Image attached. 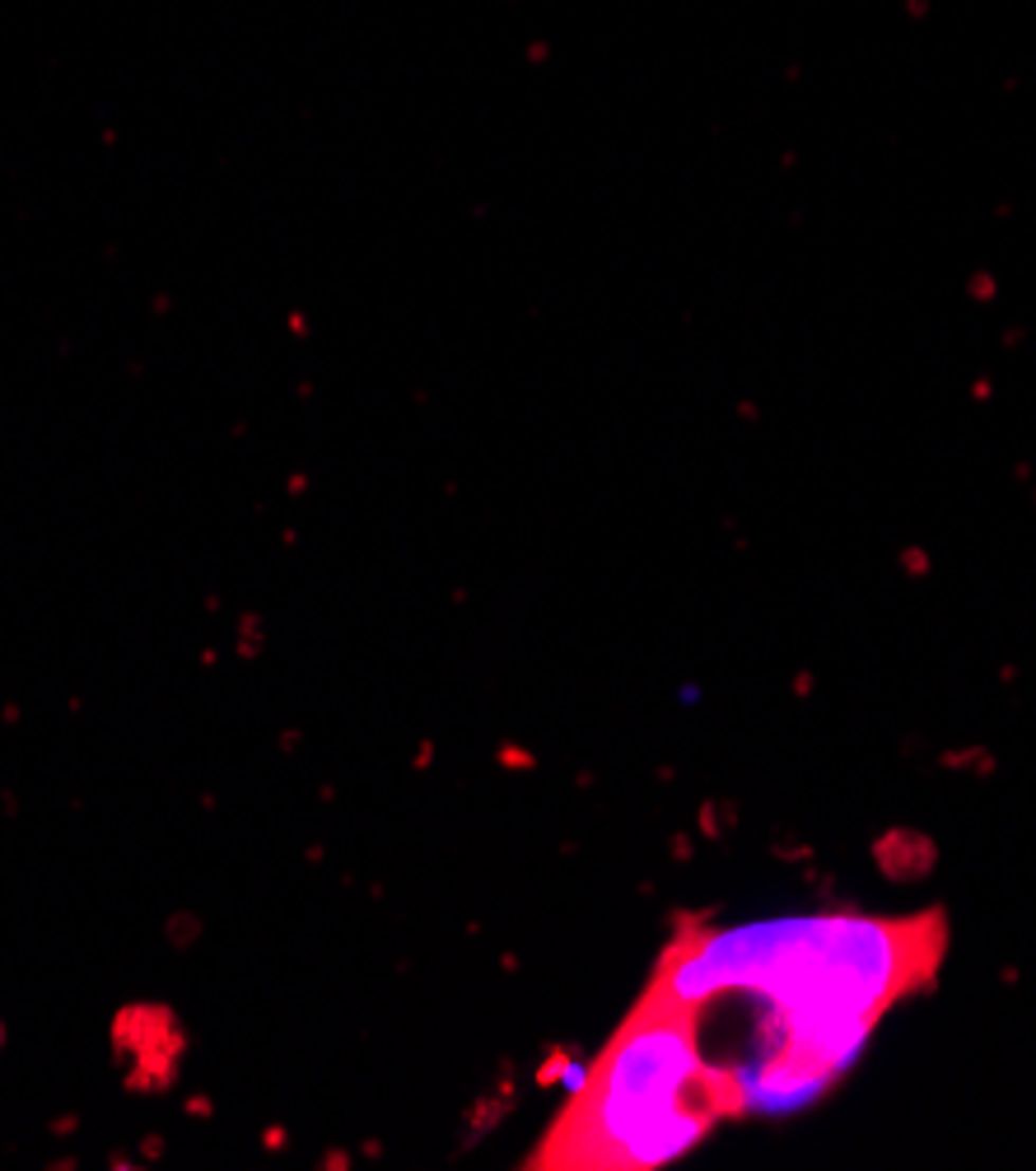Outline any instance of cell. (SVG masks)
I'll list each match as a JSON object with an SVG mask.
<instances>
[{
	"instance_id": "cell-1",
	"label": "cell",
	"mask_w": 1036,
	"mask_h": 1171,
	"mask_svg": "<svg viewBox=\"0 0 1036 1171\" xmlns=\"http://www.w3.org/2000/svg\"><path fill=\"white\" fill-rule=\"evenodd\" d=\"M943 948L939 911L757 919L677 938L644 989L696 1045L720 1120L784 1116L846 1078L887 1008L933 985Z\"/></svg>"
}]
</instances>
